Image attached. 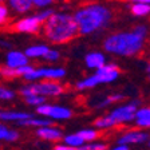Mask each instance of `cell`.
Wrapping results in <instances>:
<instances>
[{"label":"cell","mask_w":150,"mask_h":150,"mask_svg":"<svg viewBox=\"0 0 150 150\" xmlns=\"http://www.w3.org/2000/svg\"><path fill=\"white\" fill-rule=\"evenodd\" d=\"M149 139V133L142 130H130L126 131L118 138V144L123 145H135V144H144Z\"/></svg>","instance_id":"9"},{"label":"cell","mask_w":150,"mask_h":150,"mask_svg":"<svg viewBox=\"0 0 150 150\" xmlns=\"http://www.w3.org/2000/svg\"><path fill=\"white\" fill-rule=\"evenodd\" d=\"M42 79H48V81H59L66 76V70L62 67H42Z\"/></svg>","instance_id":"16"},{"label":"cell","mask_w":150,"mask_h":150,"mask_svg":"<svg viewBox=\"0 0 150 150\" xmlns=\"http://www.w3.org/2000/svg\"><path fill=\"white\" fill-rule=\"evenodd\" d=\"M78 150H107V145L103 142H84Z\"/></svg>","instance_id":"25"},{"label":"cell","mask_w":150,"mask_h":150,"mask_svg":"<svg viewBox=\"0 0 150 150\" xmlns=\"http://www.w3.org/2000/svg\"><path fill=\"white\" fill-rule=\"evenodd\" d=\"M4 1H6V0H0V3H4Z\"/></svg>","instance_id":"40"},{"label":"cell","mask_w":150,"mask_h":150,"mask_svg":"<svg viewBox=\"0 0 150 150\" xmlns=\"http://www.w3.org/2000/svg\"><path fill=\"white\" fill-rule=\"evenodd\" d=\"M130 12L134 16L142 18V16L150 15V4L145 3H133L130 6Z\"/></svg>","instance_id":"20"},{"label":"cell","mask_w":150,"mask_h":150,"mask_svg":"<svg viewBox=\"0 0 150 150\" xmlns=\"http://www.w3.org/2000/svg\"><path fill=\"white\" fill-rule=\"evenodd\" d=\"M9 19V8L4 3H0V25L6 24Z\"/></svg>","instance_id":"29"},{"label":"cell","mask_w":150,"mask_h":150,"mask_svg":"<svg viewBox=\"0 0 150 150\" xmlns=\"http://www.w3.org/2000/svg\"><path fill=\"white\" fill-rule=\"evenodd\" d=\"M121 74L119 69L114 63H105L102 67L95 70V76H97L99 83H111V82L117 81Z\"/></svg>","instance_id":"8"},{"label":"cell","mask_w":150,"mask_h":150,"mask_svg":"<svg viewBox=\"0 0 150 150\" xmlns=\"http://www.w3.org/2000/svg\"><path fill=\"white\" fill-rule=\"evenodd\" d=\"M36 112L40 117H46L52 121H66L72 117L71 109L59 105H48L47 102L36 106Z\"/></svg>","instance_id":"5"},{"label":"cell","mask_w":150,"mask_h":150,"mask_svg":"<svg viewBox=\"0 0 150 150\" xmlns=\"http://www.w3.org/2000/svg\"><path fill=\"white\" fill-rule=\"evenodd\" d=\"M43 32L47 39L55 44L67 43L79 34L74 15L64 12H54L43 23Z\"/></svg>","instance_id":"2"},{"label":"cell","mask_w":150,"mask_h":150,"mask_svg":"<svg viewBox=\"0 0 150 150\" xmlns=\"http://www.w3.org/2000/svg\"><path fill=\"white\" fill-rule=\"evenodd\" d=\"M0 76H3V78H16L18 74H16V70L15 69H9L7 66H3L1 69H0Z\"/></svg>","instance_id":"30"},{"label":"cell","mask_w":150,"mask_h":150,"mask_svg":"<svg viewBox=\"0 0 150 150\" xmlns=\"http://www.w3.org/2000/svg\"><path fill=\"white\" fill-rule=\"evenodd\" d=\"M18 125L20 126H34V127H42V126H47V125H52V119H46L44 118H35L34 115L30 117L27 119L18 122Z\"/></svg>","instance_id":"18"},{"label":"cell","mask_w":150,"mask_h":150,"mask_svg":"<svg viewBox=\"0 0 150 150\" xmlns=\"http://www.w3.org/2000/svg\"><path fill=\"white\" fill-rule=\"evenodd\" d=\"M84 63H86L88 69L97 70L106 63V56L103 55V52H100V51H91V52L86 54Z\"/></svg>","instance_id":"12"},{"label":"cell","mask_w":150,"mask_h":150,"mask_svg":"<svg viewBox=\"0 0 150 150\" xmlns=\"http://www.w3.org/2000/svg\"><path fill=\"white\" fill-rule=\"evenodd\" d=\"M78 134L84 142H93V141H95L99 137V131H98V129L88 127V129H82V130H79Z\"/></svg>","instance_id":"22"},{"label":"cell","mask_w":150,"mask_h":150,"mask_svg":"<svg viewBox=\"0 0 150 150\" xmlns=\"http://www.w3.org/2000/svg\"><path fill=\"white\" fill-rule=\"evenodd\" d=\"M0 47H4V48H11V43L9 42H6V40H0Z\"/></svg>","instance_id":"37"},{"label":"cell","mask_w":150,"mask_h":150,"mask_svg":"<svg viewBox=\"0 0 150 150\" xmlns=\"http://www.w3.org/2000/svg\"><path fill=\"white\" fill-rule=\"evenodd\" d=\"M64 87L59 83L58 81H48V79H43L42 82H34L30 84H24L20 87L19 93L23 98L28 97V95H43V97H58L60 94H63Z\"/></svg>","instance_id":"4"},{"label":"cell","mask_w":150,"mask_h":150,"mask_svg":"<svg viewBox=\"0 0 150 150\" xmlns=\"http://www.w3.org/2000/svg\"><path fill=\"white\" fill-rule=\"evenodd\" d=\"M149 146H150V141H149Z\"/></svg>","instance_id":"41"},{"label":"cell","mask_w":150,"mask_h":150,"mask_svg":"<svg viewBox=\"0 0 150 150\" xmlns=\"http://www.w3.org/2000/svg\"><path fill=\"white\" fill-rule=\"evenodd\" d=\"M110 150H130V147H129V145H123V144H118L115 145L114 147H111Z\"/></svg>","instance_id":"36"},{"label":"cell","mask_w":150,"mask_h":150,"mask_svg":"<svg viewBox=\"0 0 150 150\" xmlns=\"http://www.w3.org/2000/svg\"><path fill=\"white\" fill-rule=\"evenodd\" d=\"M47 51H48V47L46 44L38 43V44H32V46L27 47L24 54L28 59H39V58H43V55Z\"/></svg>","instance_id":"17"},{"label":"cell","mask_w":150,"mask_h":150,"mask_svg":"<svg viewBox=\"0 0 150 150\" xmlns=\"http://www.w3.org/2000/svg\"><path fill=\"white\" fill-rule=\"evenodd\" d=\"M133 3H145V4H150V0H129Z\"/></svg>","instance_id":"38"},{"label":"cell","mask_w":150,"mask_h":150,"mask_svg":"<svg viewBox=\"0 0 150 150\" xmlns=\"http://www.w3.org/2000/svg\"><path fill=\"white\" fill-rule=\"evenodd\" d=\"M32 117V114L24 111H12V110H0V121L3 122H18Z\"/></svg>","instance_id":"13"},{"label":"cell","mask_w":150,"mask_h":150,"mask_svg":"<svg viewBox=\"0 0 150 150\" xmlns=\"http://www.w3.org/2000/svg\"><path fill=\"white\" fill-rule=\"evenodd\" d=\"M42 24L43 23L36 18V15H32V16H24V18L16 20L13 23L12 28L16 32H20V34H36L40 30Z\"/></svg>","instance_id":"7"},{"label":"cell","mask_w":150,"mask_h":150,"mask_svg":"<svg viewBox=\"0 0 150 150\" xmlns=\"http://www.w3.org/2000/svg\"><path fill=\"white\" fill-rule=\"evenodd\" d=\"M32 6L36 8H47L55 1V0H31Z\"/></svg>","instance_id":"33"},{"label":"cell","mask_w":150,"mask_h":150,"mask_svg":"<svg viewBox=\"0 0 150 150\" xmlns=\"http://www.w3.org/2000/svg\"><path fill=\"white\" fill-rule=\"evenodd\" d=\"M145 38L134 31H123L111 34L105 39L103 48L109 54L119 56H135L144 50Z\"/></svg>","instance_id":"3"},{"label":"cell","mask_w":150,"mask_h":150,"mask_svg":"<svg viewBox=\"0 0 150 150\" xmlns=\"http://www.w3.org/2000/svg\"><path fill=\"white\" fill-rule=\"evenodd\" d=\"M54 12H55L54 9H51V8H48V7H47V8H43L42 11H39V12L36 13V18L39 19V20H40L42 23H44V22L47 20V19H48L51 15H52Z\"/></svg>","instance_id":"32"},{"label":"cell","mask_w":150,"mask_h":150,"mask_svg":"<svg viewBox=\"0 0 150 150\" xmlns=\"http://www.w3.org/2000/svg\"><path fill=\"white\" fill-rule=\"evenodd\" d=\"M24 64H28V58L24 52L18 50H9L6 55V66L9 69H19Z\"/></svg>","instance_id":"11"},{"label":"cell","mask_w":150,"mask_h":150,"mask_svg":"<svg viewBox=\"0 0 150 150\" xmlns=\"http://www.w3.org/2000/svg\"><path fill=\"white\" fill-rule=\"evenodd\" d=\"M8 8H11L15 13H27L32 9V1L31 0H7Z\"/></svg>","instance_id":"15"},{"label":"cell","mask_w":150,"mask_h":150,"mask_svg":"<svg viewBox=\"0 0 150 150\" xmlns=\"http://www.w3.org/2000/svg\"><path fill=\"white\" fill-rule=\"evenodd\" d=\"M59 56H60V54L56 50H51V48H48V51L44 54L42 59L47 60V62H56V60L59 59Z\"/></svg>","instance_id":"31"},{"label":"cell","mask_w":150,"mask_h":150,"mask_svg":"<svg viewBox=\"0 0 150 150\" xmlns=\"http://www.w3.org/2000/svg\"><path fill=\"white\" fill-rule=\"evenodd\" d=\"M134 122L141 129H150V107H141L135 110Z\"/></svg>","instance_id":"14"},{"label":"cell","mask_w":150,"mask_h":150,"mask_svg":"<svg viewBox=\"0 0 150 150\" xmlns=\"http://www.w3.org/2000/svg\"><path fill=\"white\" fill-rule=\"evenodd\" d=\"M16 97V93L7 86L0 84V100H12Z\"/></svg>","instance_id":"28"},{"label":"cell","mask_w":150,"mask_h":150,"mask_svg":"<svg viewBox=\"0 0 150 150\" xmlns=\"http://www.w3.org/2000/svg\"><path fill=\"white\" fill-rule=\"evenodd\" d=\"M112 12L107 6L98 3L87 4L79 8L74 15L81 35H91L94 32L102 31L111 23Z\"/></svg>","instance_id":"1"},{"label":"cell","mask_w":150,"mask_h":150,"mask_svg":"<svg viewBox=\"0 0 150 150\" xmlns=\"http://www.w3.org/2000/svg\"><path fill=\"white\" fill-rule=\"evenodd\" d=\"M52 150H78L76 147H72V146H69L66 144H62V145H56Z\"/></svg>","instance_id":"35"},{"label":"cell","mask_w":150,"mask_h":150,"mask_svg":"<svg viewBox=\"0 0 150 150\" xmlns=\"http://www.w3.org/2000/svg\"><path fill=\"white\" fill-rule=\"evenodd\" d=\"M63 144L69 145V146H72V147H76L78 149L79 146L84 144V141L79 137L78 133H74V134H67L63 137Z\"/></svg>","instance_id":"24"},{"label":"cell","mask_w":150,"mask_h":150,"mask_svg":"<svg viewBox=\"0 0 150 150\" xmlns=\"http://www.w3.org/2000/svg\"><path fill=\"white\" fill-rule=\"evenodd\" d=\"M36 135L44 141H50V142H56L63 138L62 130L56 126L47 125L42 126V127H36Z\"/></svg>","instance_id":"10"},{"label":"cell","mask_w":150,"mask_h":150,"mask_svg":"<svg viewBox=\"0 0 150 150\" xmlns=\"http://www.w3.org/2000/svg\"><path fill=\"white\" fill-rule=\"evenodd\" d=\"M19 139V133L13 129H9L8 126L0 123V141L6 142H15Z\"/></svg>","instance_id":"19"},{"label":"cell","mask_w":150,"mask_h":150,"mask_svg":"<svg viewBox=\"0 0 150 150\" xmlns=\"http://www.w3.org/2000/svg\"><path fill=\"white\" fill-rule=\"evenodd\" d=\"M138 105H139L138 100H133V102L126 103V105H121V106L115 107L112 110L109 115L115 121L117 125L127 123V122L134 121V114L135 110L138 109Z\"/></svg>","instance_id":"6"},{"label":"cell","mask_w":150,"mask_h":150,"mask_svg":"<svg viewBox=\"0 0 150 150\" xmlns=\"http://www.w3.org/2000/svg\"><path fill=\"white\" fill-rule=\"evenodd\" d=\"M146 71L150 74V63H149V64H147V67H146Z\"/></svg>","instance_id":"39"},{"label":"cell","mask_w":150,"mask_h":150,"mask_svg":"<svg viewBox=\"0 0 150 150\" xmlns=\"http://www.w3.org/2000/svg\"><path fill=\"white\" fill-rule=\"evenodd\" d=\"M97 84H99V82H98L97 76L93 74V75H90V76H87V78L79 81L78 83H76V88H78V90H88V88L95 87Z\"/></svg>","instance_id":"23"},{"label":"cell","mask_w":150,"mask_h":150,"mask_svg":"<svg viewBox=\"0 0 150 150\" xmlns=\"http://www.w3.org/2000/svg\"><path fill=\"white\" fill-rule=\"evenodd\" d=\"M24 100L27 105L30 106H39V105H43L46 103V97L43 95H38V94H34V95H28V97H24Z\"/></svg>","instance_id":"26"},{"label":"cell","mask_w":150,"mask_h":150,"mask_svg":"<svg viewBox=\"0 0 150 150\" xmlns=\"http://www.w3.org/2000/svg\"><path fill=\"white\" fill-rule=\"evenodd\" d=\"M94 126H95V129H98V130H106V129H111V127H114V126H117V123H115V121L107 114V115H105V117L98 118L97 121L94 122Z\"/></svg>","instance_id":"21"},{"label":"cell","mask_w":150,"mask_h":150,"mask_svg":"<svg viewBox=\"0 0 150 150\" xmlns=\"http://www.w3.org/2000/svg\"><path fill=\"white\" fill-rule=\"evenodd\" d=\"M123 99V95L122 94H114V95H110V97L105 98L103 100H100L99 103H98V107H100V109H103V107H107L110 106V105H112L114 102H119V100Z\"/></svg>","instance_id":"27"},{"label":"cell","mask_w":150,"mask_h":150,"mask_svg":"<svg viewBox=\"0 0 150 150\" xmlns=\"http://www.w3.org/2000/svg\"><path fill=\"white\" fill-rule=\"evenodd\" d=\"M133 31H134L137 35H139V36L146 38V35H147V27H146V25H144V24H139V25H137V27H135Z\"/></svg>","instance_id":"34"}]
</instances>
